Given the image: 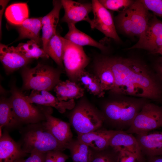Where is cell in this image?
Listing matches in <instances>:
<instances>
[{
    "label": "cell",
    "instance_id": "1",
    "mask_svg": "<svg viewBox=\"0 0 162 162\" xmlns=\"http://www.w3.org/2000/svg\"><path fill=\"white\" fill-rule=\"evenodd\" d=\"M113 73L115 84L110 92L158 100L162 90L156 77L144 63L135 59L106 57Z\"/></svg>",
    "mask_w": 162,
    "mask_h": 162
},
{
    "label": "cell",
    "instance_id": "2",
    "mask_svg": "<svg viewBox=\"0 0 162 162\" xmlns=\"http://www.w3.org/2000/svg\"><path fill=\"white\" fill-rule=\"evenodd\" d=\"M146 99L126 97L106 102L103 105L101 111L104 122L118 129L129 128L136 115L147 103Z\"/></svg>",
    "mask_w": 162,
    "mask_h": 162
},
{
    "label": "cell",
    "instance_id": "3",
    "mask_svg": "<svg viewBox=\"0 0 162 162\" xmlns=\"http://www.w3.org/2000/svg\"><path fill=\"white\" fill-rule=\"evenodd\" d=\"M21 137L18 143L22 150L27 154L36 151L41 152L60 151L66 149L59 143L42 122L30 124L20 131Z\"/></svg>",
    "mask_w": 162,
    "mask_h": 162
},
{
    "label": "cell",
    "instance_id": "4",
    "mask_svg": "<svg viewBox=\"0 0 162 162\" xmlns=\"http://www.w3.org/2000/svg\"><path fill=\"white\" fill-rule=\"evenodd\" d=\"M62 70L41 63L33 68L28 66L22 68L21 90H51L60 80Z\"/></svg>",
    "mask_w": 162,
    "mask_h": 162
},
{
    "label": "cell",
    "instance_id": "5",
    "mask_svg": "<svg viewBox=\"0 0 162 162\" xmlns=\"http://www.w3.org/2000/svg\"><path fill=\"white\" fill-rule=\"evenodd\" d=\"M83 98L76 103L68 116L69 123L77 135L100 129L104 122L102 112Z\"/></svg>",
    "mask_w": 162,
    "mask_h": 162
},
{
    "label": "cell",
    "instance_id": "6",
    "mask_svg": "<svg viewBox=\"0 0 162 162\" xmlns=\"http://www.w3.org/2000/svg\"><path fill=\"white\" fill-rule=\"evenodd\" d=\"M153 15L140 0H137L115 17V25L122 32L139 38Z\"/></svg>",
    "mask_w": 162,
    "mask_h": 162
},
{
    "label": "cell",
    "instance_id": "7",
    "mask_svg": "<svg viewBox=\"0 0 162 162\" xmlns=\"http://www.w3.org/2000/svg\"><path fill=\"white\" fill-rule=\"evenodd\" d=\"M10 90L9 101L16 117L22 124L38 123L45 120L44 111L46 106H35L29 102L22 91L14 84L11 85Z\"/></svg>",
    "mask_w": 162,
    "mask_h": 162
},
{
    "label": "cell",
    "instance_id": "8",
    "mask_svg": "<svg viewBox=\"0 0 162 162\" xmlns=\"http://www.w3.org/2000/svg\"><path fill=\"white\" fill-rule=\"evenodd\" d=\"M62 39L63 43L62 61L64 70L68 80L78 83L80 75L85 70L90 58L82 46L75 44L64 37H62Z\"/></svg>",
    "mask_w": 162,
    "mask_h": 162
},
{
    "label": "cell",
    "instance_id": "9",
    "mask_svg": "<svg viewBox=\"0 0 162 162\" xmlns=\"http://www.w3.org/2000/svg\"><path fill=\"white\" fill-rule=\"evenodd\" d=\"M162 127V106L147 102L134 119L130 126L124 131L139 134Z\"/></svg>",
    "mask_w": 162,
    "mask_h": 162
},
{
    "label": "cell",
    "instance_id": "10",
    "mask_svg": "<svg viewBox=\"0 0 162 162\" xmlns=\"http://www.w3.org/2000/svg\"><path fill=\"white\" fill-rule=\"evenodd\" d=\"M139 40L129 50L135 49L146 50L156 54L162 47V21L153 14Z\"/></svg>",
    "mask_w": 162,
    "mask_h": 162
},
{
    "label": "cell",
    "instance_id": "11",
    "mask_svg": "<svg viewBox=\"0 0 162 162\" xmlns=\"http://www.w3.org/2000/svg\"><path fill=\"white\" fill-rule=\"evenodd\" d=\"M92 11L94 17L90 25L92 29H96L107 37L116 42L120 39L117 32L115 24L110 12L98 0L92 1Z\"/></svg>",
    "mask_w": 162,
    "mask_h": 162
},
{
    "label": "cell",
    "instance_id": "12",
    "mask_svg": "<svg viewBox=\"0 0 162 162\" xmlns=\"http://www.w3.org/2000/svg\"><path fill=\"white\" fill-rule=\"evenodd\" d=\"M52 112V107L46 106L44 111L46 120L42 123L58 141L66 148V145L73 139L71 125L70 123L53 116Z\"/></svg>",
    "mask_w": 162,
    "mask_h": 162
},
{
    "label": "cell",
    "instance_id": "13",
    "mask_svg": "<svg viewBox=\"0 0 162 162\" xmlns=\"http://www.w3.org/2000/svg\"><path fill=\"white\" fill-rule=\"evenodd\" d=\"M61 2L64 10L62 22L75 25L78 22L86 21L91 25L92 20L89 14L92 11V3H81L71 0H62Z\"/></svg>",
    "mask_w": 162,
    "mask_h": 162
},
{
    "label": "cell",
    "instance_id": "14",
    "mask_svg": "<svg viewBox=\"0 0 162 162\" xmlns=\"http://www.w3.org/2000/svg\"><path fill=\"white\" fill-rule=\"evenodd\" d=\"M26 98L31 104L54 107L61 113L65 112L67 110H71L76 103L74 100H60L49 91L45 90H32L29 95L26 96Z\"/></svg>",
    "mask_w": 162,
    "mask_h": 162
},
{
    "label": "cell",
    "instance_id": "15",
    "mask_svg": "<svg viewBox=\"0 0 162 162\" xmlns=\"http://www.w3.org/2000/svg\"><path fill=\"white\" fill-rule=\"evenodd\" d=\"M0 60L6 73L9 75L20 68L27 66L32 59L24 57L14 46L0 44Z\"/></svg>",
    "mask_w": 162,
    "mask_h": 162
},
{
    "label": "cell",
    "instance_id": "16",
    "mask_svg": "<svg viewBox=\"0 0 162 162\" xmlns=\"http://www.w3.org/2000/svg\"><path fill=\"white\" fill-rule=\"evenodd\" d=\"M135 137L142 154L149 157L162 155V131L136 134Z\"/></svg>",
    "mask_w": 162,
    "mask_h": 162
},
{
    "label": "cell",
    "instance_id": "17",
    "mask_svg": "<svg viewBox=\"0 0 162 162\" xmlns=\"http://www.w3.org/2000/svg\"><path fill=\"white\" fill-rule=\"evenodd\" d=\"M27 154L10 137L8 130H4L0 138V162H13Z\"/></svg>",
    "mask_w": 162,
    "mask_h": 162
},
{
    "label": "cell",
    "instance_id": "18",
    "mask_svg": "<svg viewBox=\"0 0 162 162\" xmlns=\"http://www.w3.org/2000/svg\"><path fill=\"white\" fill-rule=\"evenodd\" d=\"M52 4V9L42 19L41 40L43 49L44 51L49 40L56 34V29L59 21L60 12L62 7L61 0H53Z\"/></svg>",
    "mask_w": 162,
    "mask_h": 162
},
{
    "label": "cell",
    "instance_id": "19",
    "mask_svg": "<svg viewBox=\"0 0 162 162\" xmlns=\"http://www.w3.org/2000/svg\"><path fill=\"white\" fill-rule=\"evenodd\" d=\"M118 131L101 128L93 131L77 135V138L93 150L100 151L109 146L111 137Z\"/></svg>",
    "mask_w": 162,
    "mask_h": 162
},
{
    "label": "cell",
    "instance_id": "20",
    "mask_svg": "<svg viewBox=\"0 0 162 162\" xmlns=\"http://www.w3.org/2000/svg\"><path fill=\"white\" fill-rule=\"evenodd\" d=\"M109 146L114 148H124L136 156L138 162L143 161V154L135 137L132 134L118 130L111 137Z\"/></svg>",
    "mask_w": 162,
    "mask_h": 162
},
{
    "label": "cell",
    "instance_id": "21",
    "mask_svg": "<svg viewBox=\"0 0 162 162\" xmlns=\"http://www.w3.org/2000/svg\"><path fill=\"white\" fill-rule=\"evenodd\" d=\"M56 97L62 101L80 99L83 97L85 88L78 83L69 80H60L53 89Z\"/></svg>",
    "mask_w": 162,
    "mask_h": 162
},
{
    "label": "cell",
    "instance_id": "22",
    "mask_svg": "<svg viewBox=\"0 0 162 162\" xmlns=\"http://www.w3.org/2000/svg\"><path fill=\"white\" fill-rule=\"evenodd\" d=\"M42 17L28 18L21 24L17 26L19 34L18 40L28 38L34 40L39 45L41 38L40 31L42 28Z\"/></svg>",
    "mask_w": 162,
    "mask_h": 162
},
{
    "label": "cell",
    "instance_id": "23",
    "mask_svg": "<svg viewBox=\"0 0 162 162\" xmlns=\"http://www.w3.org/2000/svg\"><path fill=\"white\" fill-rule=\"evenodd\" d=\"M93 74L99 80L105 92L109 91L110 92L113 90L115 84L114 76L106 57L96 62Z\"/></svg>",
    "mask_w": 162,
    "mask_h": 162
},
{
    "label": "cell",
    "instance_id": "24",
    "mask_svg": "<svg viewBox=\"0 0 162 162\" xmlns=\"http://www.w3.org/2000/svg\"><path fill=\"white\" fill-rule=\"evenodd\" d=\"M68 31L64 37L77 45L82 46H90L105 51L107 47L104 44L98 42L91 37L78 29L73 24H68Z\"/></svg>",
    "mask_w": 162,
    "mask_h": 162
},
{
    "label": "cell",
    "instance_id": "25",
    "mask_svg": "<svg viewBox=\"0 0 162 162\" xmlns=\"http://www.w3.org/2000/svg\"><path fill=\"white\" fill-rule=\"evenodd\" d=\"M70 152L74 162H91L94 150L88 145L78 139H73L66 146Z\"/></svg>",
    "mask_w": 162,
    "mask_h": 162
},
{
    "label": "cell",
    "instance_id": "26",
    "mask_svg": "<svg viewBox=\"0 0 162 162\" xmlns=\"http://www.w3.org/2000/svg\"><path fill=\"white\" fill-rule=\"evenodd\" d=\"M22 124L16 117L8 98L2 97L0 101V128L11 129Z\"/></svg>",
    "mask_w": 162,
    "mask_h": 162
},
{
    "label": "cell",
    "instance_id": "27",
    "mask_svg": "<svg viewBox=\"0 0 162 162\" xmlns=\"http://www.w3.org/2000/svg\"><path fill=\"white\" fill-rule=\"evenodd\" d=\"M5 16L10 24L17 26L20 25L28 18L29 10L27 3H17L10 4L6 8Z\"/></svg>",
    "mask_w": 162,
    "mask_h": 162
},
{
    "label": "cell",
    "instance_id": "28",
    "mask_svg": "<svg viewBox=\"0 0 162 162\" xmlns=\"http://www.w3.org/2000/svg\"><path fill=\"white\" fill-rule=\"evenodd\" d=\"M78 82L80 83L90 94L98 98L103 97L105 91L96 76L85 70L80 75Z\"/></svg>",
    "mask_w": 162,
    "mask_h": 162
},
{
    "label": "cell",
    "instance_id": "29",
    "mask_svg": "<svg viewBox=\"0 0 162 162\" xmlns=\"http://www.w3.org/2000/svg\"><path fill=\"white\" fill-rule=\"evenodd\" d=\"M63 51L62 37L56 33L49 40L44 51L62 70L64 69L62 61Z\"/></svg>",
    "mask_w": 162,
    "mask_h": 162
},
{
    "label": "cell",
    "instance_id": "30",
    "mask_svg": "<svg viewBox=\"0 0 162 162\" xmlns=\"http://www.w3.org/2000/svg\"><path fill=\"white\" fill-rule=\"evenodd\" d=\"M14 47L21 54L28 59L47 58L49 57L43 48H41L34 40H30L26 43H20Z\"/></svg>",
    "mask_w": 162,
    "mask_h": 162
},
{
    "label": "cell",
    "instance_id": "31",
    "mask_svg": "<svg viewBox=\"0 0 162 162\" xmlns=\"http://www.w3.org/2000/svg\"><path fill=\"white\" fill-rule=\"evenodd\" d=\"M118 152L110 146L100 151L94 150V156L91 162H116Z\"/></svg>",
    "mask_w": 162,
    "mask_h": 162
},
{
    "label": "cell",
    "instance_id": "32",
    "mask_svg": "<svg viewBox=\"0 0 162 162\" xmlns=\"http://www.w3.org/2000/svg\"><path fill=\"white\" fill-rule=\"evenodd\" d=\"M100 4L107 10L122 12L129 8L134 1L130 0H99Z\"/></svg>",
    "mask_w": 162,
    "mask_h": 162
},
{
    "label": "cell",
    "instance_id": "33",
    "mask_svg": "<svg viewBox=\"0 0 162 162\" xmlns=\"http://www.w3.org/2000/svg\"><path fill=\"white\" fill-rule=\"evenodd\" d=\"M140 1L154 15L162 17V0H140Z\"/></svg>",
    "mask_w": 162,
    "mask_h": 162
},
{
    "label": "cell",
    "instance_id": "34",
    "mask_svg": "<svg viewBox=\"0 0 162 162\" xmlns=\"http://www.w3.org/2000/svg\"><path fill=\"white\" fill-rule=\"evenodd\" d=\"M114 148L118 151L116 162H136L138 161L136 156L125 148Z\"/></svg>",
    "mask_w": 162,
    "mask_h": 162
},
{
    "label": "cell",
    "instance_id": "35",
    "mask_svg": "<svg viewBox=\"0 0 162 162\" xmlns=\"http://www.w3.org/2000/svg\"><path fill=\"white\" fill-rule=\"evenodd\" d=\"M46 153L33 151L24 162H44Z\"/></svg>",
    "mask_w": 162,
    "mask_h": 162
},
{
    "label": "cell",
    "instance_id": "36",
    "mask_svg": "<svg viewBox=\"0 0 162 162\" xmlns=\"http://www.w3.org/2000/svg\"><path fill=\"white\" fill-rule=\"evenodd\" d=\"M69 156L60 151H55V162H65Z\"/></svg>",
    "mask_w": 162,
    "mask_h": 162
},
{
    "label": "cell",
    "instance_id": "37",
    "mask_svg": "<svg viewBox=\"0 0 162 162\" xmlns=\"http://www.w3.org/2000/svg\"><path fill=\"white\" fill-rule=\"evenodd\" d=\"M155 68L158 77L162 81V56L157 62Z\"/></svg>",
    "mask_w": 162,
    "mask_h": 162
},
{
    "label": "cell",
    "instance_id": "38",
    "mask_svg": "<svg viewBox=\"0 0 162 162\" xmlns=\"http://www.w3.org/2000/svg\"><path fill=\"white\" fill-rule=\"evenodd\" d=\"M9 1V0H1L0 1V35L1 36L2 34L1 32V28H2V16L3 14V11L5 8L6 5L8 2Z\"/></svg>",
    "mask_w": 162,
    "mask_h": 162
},
{
    "label": "cell",
    "instance_id": "39",
    "mask_svg": "<svg viewBox=\"0 0 162 162\" xmlns=\"http://www.w3.org/2000/svg\"><path fill=\"white\" fill-rule=\"evenodd\" d=\"M55 151L47 152L44 162H55Z\"/></svg>",
    "mask_w": 162,
    "mask_h": 162
},
{
    "label": "cell",
    "instance_id": "40",
    "mask_svg": "<svg viewBox=\"0 0 162 162\" xmlns=\"http://www.w3.org/2000/svg\"><path fill=\"white\" fill-rule=\"evenodd\" d=\"M148 162H162V157L157 156L149 157Z\"/></svg>",
    "mask_w": 162,
    "mask_h": 162
},
{
    "label": "cell",
    "instance_id": "41",
    "mask_svg": "<svg viewBox=\"0 0 162 162\" xmlns=\"http://www.w3.org/2000/svg\"><path fill=\"white\" fill-rule=\"evenodd\" d=\"M25 160H24L22 158L16 160L13 162H24Z\"/></svg>",
    "mask_w": 162,
    "mask_h": 162
}]
</instances>
